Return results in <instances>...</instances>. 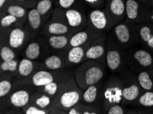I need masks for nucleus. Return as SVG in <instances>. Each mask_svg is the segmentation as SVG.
Instances as JSON below:
<instances>
[{"mask_svg": "<svg viewBox=\"0 0 153 114\" xmlns=\"http://www.w3.org/2000/svg\"><path fill=\"white\" fill-rule=\"evenodd\" d=\"M82 90L76 83L74 76L65 83L53 99L50 113H68V111L82 99Z\"/></svg>", "mask_w": 153, "mask_h": 114, "instance_id": "obj_1", "label": "nucleus"}, {"mask_svg": "<svg viewBox=\"0 0 153 114\" xmlns=\"http://www.w3.org/2000/svg\"><path fill=\"white\" fill-rule=\"evenodd\" d=\"M105 74V64L96 60L83 62L74 71L76 82L82 90L102 81Z\"/></svg>", "mask_w": 153, "mask_h": 114, "instance_id": "obj_2", "label": "nucleus"}, {"mask_svg": "<svg viewBox=\"0 0 153 114\" xmlns=\"http://www.w3.org/2000/svg\"><path fill=\"white\" fill-rule=\"evenodd\" d=\"M126 66L136 74L146 70L153 68V55L144 46H132L126 51Z\"/></svg>", "mask_w": 153, "mask_h": 114, "instance_id": "obj_3", "label": "nucleus"}, {"mask_svg": "<svg viewBox=\"0 0 153 114\" xmlns=\"http://www.w3.org/2000/svg\"><path fill=\"white\" fill-rule=\"evenodd\" d=\"M1 43L9 45L17 52L24 50L30 42L36 38L27 25L13 27L1 30Z\"/></svg>", "mask_w": 153, "mask_h": 114, "instance_id": "obj_4", "label": "nucleus"}, {"mask_svg": "<svg viewBox=\"0 0 153 114\" xmlns=\"http://www.w3.org/2000/svg\"><path fill=\"white\" fill-rule=\"evenodd\" d=\"M106 65L113 73H121L127 68L126 51L117 43L113 34L107 38Z\"/></svg>", "mask_w": 153, "mask_h": 114, "instance_id": "obj_5", "label": "nucleus"}, {"mask_svg": "<svg viewBox=\"0 0 153 114\" xmlns=\"http://www.w3.org/2000/svg\"><path fill=\"white\" fill-rule=\"evenodd\" d=\"M123 79L121 74L114 73L104 82L102 109L103 113L110 106L122 102Z\"/></svg>", "mask_w": 153, "mask_h": 114, "instance_id": "obj_6", "label": "nucleus"}, {"mask_svg": "<svg viewBox=\"0 0 153 114\" xmlns=\"http://www.w3.org/2000/svg\"><path fill=\"white\" fill-rule=\"evenodd\" d=\"M120 74L123 79L122 104L134 106L139 97L144 91L139 84L137 74L130 71L128 68H126Z\"/></svg>", "mask_w": 153, "mask_h": 114, "instance_id": "obj_7", "label": "nucleus"}, {"mask_svg": "<svg viewBox=\"0 0 153 114\" xmlns=\"http://www.w3.org/2000/svg\"><path fill=\"white\" fill-rule=\"evenodd\" d=\"M15 84L19 85L21 88L15 90L13 92L11 91L6 96L1 98L4 99V102L1 101V103H4L6 107L13 108V112H21L19 109H22L30 103L32 94L36 91V89L31 85L15 81Z\"/></svg>", "mask_w": 153, "mask_h": 114, "instance_id": "obj_8", "label": "nucleus"}, {"mask_svg": "<svg viewBox=\"0 0 153 114\" xmlns=\"http://www.w3.org/2000/svg\"><path fill=\"white\" fill-rule=\"evenodd\" d=\"M51 20L58 21L71 28L81 30L89 24V21L80 10L76 9L56 8L53 11Z\"/></svg>", "mask_w": 153, "mask_h": 114, "instance_id": "obj_9", "label": "nucleus"}, {"mask_svg": "<svg viewBox=\"0 0 153 114\" xmlns=\"http://www.w3.org/2000/svg\"><path fill=\"white\" fill-rule=\"evenodd\" d=\"M113 35L117 43L127 51L132 46L139 43L135 25L128 22H121L113 27Z\"/></svg>", "mask_w": 153, "mask_h": 114, "instance_id": "obj_10", "label": "nucleus"}, {"mask_svg": "<svg viewBox=\"0 0 153 114\" xmlns=\"http://www.w3.org/2000/svg\"><path fill=\"white\" fill-rule=\"evenodd\" d=\"M68 71L69 70H66V68L57 71H50L45 68H40L36 71L27 80L19 81L15 79V81L25 83L36 88L53 82L68 73Z\"/></svg>", "mask_w": 153, "mask_h": 114, "instance_id": "obj_11", "label": "nucleus"}, {"mask_svg": "<svg viewBox=\"0 0 153 114\" xmlns=\"http://www.w3.org/2000/svg\"><path fill=\"white\" fill-rule=\"evenodd\" d=\"M38 38L30 42L24 49V56L32 60H45L52 54L49 46L44 40L43 36H40Z\"/></svg>", "mask_w": 153, "mask_h": 114, "instance_id": "obj_12", "label": "nucleus"}, {"mask_svg": "<svg viewBox=\"0 0 153 114\" xmlns=\"http://www.w3.org/2000/svg\"><path fill=\"white\" fill-rule=\"evenodd\" d=\"M107 38L105 34L93 41L86 51L83 62L87 60H96L106 64V50Z\"/></svg>", "mask_w": 153, "mask_h": 114, "instance_id": "obj_13", "label": "nucleus"}, {"mask_svg": "<svg viewBox=\"0 0 153 114\" xmlns=\"http://www.w3.org/2000/svg\"><path fill=\"white\" fill-rule=\"evenodd\" d=\"M141 4L136 0H126V21L133 25L147 21L148 13L143 11Z\"/></svg>", "mask_w": 153, "mask_h": 114, "instance_id": "obj_14", "label": "nucleus"}, {"mask_svg": "<svg viewBox=\"0 0 153 114\" xmlns=\"http://www.w3.org/2000/svg\"><path fill=\"white\" fill-rule=\"evenodd\" d=\"M111 20L113 28L126 17V0H108L104 9Z\"/></svg>", "mask_w": 153, "mask_h": 114, "instance_id": "obj_15", "label": "nucleus"}, {"mask_svg": "<svg viewBox=\"0 0 153 114\" xmlns=\"http://www.w3.org/2000/svg\"><path fill=\"white\" fill-rule=\"evenodd\" d=\"M89 23L97 31L104 33L113 28L111 20L105 10L95 9L89 14Z\"/></svg>", "mask_w": 153, "mask_h": 114, "instance_id": "obj_16", "label": "nucleus"}, {"mask_svg": "<svg viewBox=\"0 0 153 114\" xmlns=\"http://www.w3.org/2000/svg\"><path fill=\"white\" fill-rule=\"evenodd\" d=\"M103 88V81L89 86L85 90H82L81 102L87 104L102 105Z\"/></svg>", "mask_w": 153, "mask_h": 114, "instance_id": "obj_17", "label": "nucleus"}, {"mask_svg": "<svg viewBox=\"0 0 153 114\" xmlns=\"http://www.w3.org/2000/svg\"><path fill=\"white\" fill-rule=\"evenodd\" d=\"M43 68L42 62H36L35 60L22 58L19 60L16 80L24 81L28 79L39 69Z\"/></svg>", "mask_w": 153, "mask_h": 114, "instance_id": "obj_18", "label": "nucleus"}, {"mask_svg": "<svg viewBox=\"0 0 153 114\" xmlns=\"http://www.w3.org/2000/svg\"><path fill=\"white\" fill-rule=\"evenodd\" d=\"M104 34L98 35V36L93 37L91 39H90L87 43H86L84 45L78 46H75V47H71L68 50H67L65 53L67 63H68V67L75 66V65H78L80 63H82L83 62V60H84L85 52L88 47L93 43V41L96 40L98 37L102 36Z\"/></svg>", "mask_w": 153, "mask_h": 114, "instance_id": "obj_19", "label": "nucleus"}, {"mask_svg": "<svg viewBox=\"0 0 153 114\" xmlns=\"http://www.w3.org/2000/svg\"><path fill=\"white\" fill-rule=\"evenodd\" d=\"M79 31L69 27L64 23L58 21L51 20L46 22L43 26L39 35L42 36H51V35L73 34Z\"/></svg>", "mask_w": 153, "mask_h": 114, "instance_id": "obj_20", "label": "nucleus"}, {"mask_svg": "<svg viewBox=\"0 0 153 114\" xmlns=\"http://www.w3.org/2000/svg\"><path fill=\"white\" fill-rule=\"evenodd\" d=\"M104 34V33H102V32L97 31L89 23L87 27L77 32L71 36L68 50L71 47H75V46L84 45L86 43H87L90 39H91L93 37Z\"/></svg>", "mask_w": 153, "mask_h": 114, "instance_id": "obj_21", "label": "nucleus"}, {"mask_svg": "<svg viewBox=\"0 0 153 114\" xmlns=\"http://www.w3.org/2000/svg\"><path fill=\"white\" fill-rule=\"evenodd\" d=\"M74 34L51 35L43 36V38L52 53H59L68 50L69 41Z\"/></svg>", "mask_w": 153, "mask_h": 114, "instance_id": "obj_22", "label": "nucleus"}, {"mask_svg": "<svg viewBox=\"0 0 153 114\" xmlns=\"http://www.w3.org/2000/svg\"><path fill=\"white\" fill-rule=\"evenodd\" d=\"M135 27L137 34L139 43L153 53V23L135 24Z\"/></svg>", "mask_w": 153, "mask_h": 114, "instance_id": "obj_23", "label": "nucleus"}, {"mask_svg": "<svg viewBox=\"0 0 153 114\" xmlns=\"http://www.w3.org/2000/svg\"><path fill=\"white\" fill-rule=\"evenodd\" d=\"M66 51L53 53L42 62L43 68L50 71H57L68 68L66 60Z\"/></svg>", "mask_w": 153, "mask_h": 114, "instance_id": "obj_24", "label": "nucleus"}, {"mask_svg": "<svg viewBox=\"0 0 153 114\" xmlns=\"http://www.w3.org/2000/svg\"><path fill=\"white\" fill-rule=\"evenodd\" d=\"M47 18V17H43L37 11L36 8H32L28 11L27 16V24L26 25L35 38L40 34Z\"/></svg>", "mask_w": 153, "mask_h": 114, "instance_id": "obj_25", "label": "nucleus"}, {"mask_svg": "<svg viewBox=\"0 0 153 114\" xmlns=\"http://www.w3.org/2000/svg\"><path fill=\"white\" fill-rule=\"evenodd\" d=\"M68 114H98L103 113L102 105L100 104H87L79 102L68 112Z\"/></svg>", "mask_w": 153, "mask_h": 114, "instance_id": "obj_26", "label": "nucleus"}, {"mask_svg": "<svg viewBox=\"0 0 153 114\" xmlns=\"http://www.w3.org/2000/svg\"><path fill=\"white\" fill-rule=\"evenodd\" d=\"M29 103L34 104L39 108L49 111L51 104L52 103V99L48 95L36 90L32 94Z\"/></svg>", "mask_w": 153, "mask_h": 114, "instance_id": "obj_27", "label": "nucleus"}, {"mask_svg": "<svg viewBox=\"0 0 153 114\" xmlns=\"http://www.w3.org/2000/svg\"><path fill=\"white\" fill-rule=\"evenodd\" d=\"M137 78L143 91H153V68L140 72Z\"/></svg>", "mask_w": 153, "mask_h": 114, "instance_id": "obj_28", "label": "nucleus"}, {"mask_svg": "<svg viewBox=\"0 0 153 114\" xmlns=\"http://www.w3.org/2000/svg\"><path fill=\"white\" fill-rule=\"evenodd\" d=\"M16 79V76L13 74L8 73H1L0 81V97L4 98L8 95L13 89V81Z\"/></svg>", "mask_w": 153, "mask_h": 114, "instance_id": "obj_29", "label": "nucleus"}, {"mask_svg": "<svg viewBox=\"0 0 153 114\" xmlns=\"http://www.w3.org/2000/svg\"><path fill=\"white\" fill-rule=\"evenodd\" d=\"M6 13L8 15H11L14 17H17L18 19L25 22V18H27V8L19 5V4H10L6 7Z\"/></svg>", "mask_w": 153, "mask_h": 114, "instance_id": "obj_30", "label": "nucleus"}, {"mask_svg": "<svg viewBox=\"0 0 153 114\" xmlns=\"http://www.w3.org/2000/svg\"><path fill=\"white\" fill-rule=\"evenodd\" d=\"M0 24H1V29L5 30L13 27L22 26V25H24V23L18 19L17 17L7 14L1 17V20H0Z\"/></svg>", "mask_w": 153, "mask_h": 114, "instance_id": "obj_31", "label": "nucleus"}, {"mask_svg": "<svg viewBox=\"0 0 153 114\" xmlns=\"http://www.w3.org/2000/svg\"><path fill=\"white\" fill-rule=\"evenodd\" d=\"M19 60L18 58L9 61H3L0 64L1 73L11 74L17 76Z\"/></svg>", "mask_w": 153, "mask_h": 114, "instance_id": "obj_32", "label": "nucleus"}, {"mask_svg": "<svg viewBox=\"0 0 153 114\" xmlns=\"http://www.w3.org/2000/svg\"><path fill=\"white\" fill-rule=\"evenodd\" d=\"M134 106L153 109V91H144L139 97Z\"/></svg>", "mask_w": 153, "mask_h": 114, "instance_id": "obj_33", "label": "nucleus"}, {"mask_svg": "<svg viewBox=\"0 0 153 114\" xmlns=\"http://www.w3.org/2000/svg\"><path fill=\"white\" fill-rule=\"evenodd\" d=\"M17 51L11 48L10 46L6 44L1 43V51H0V56H1V62L9 61V60H15L17 58Z\"/></svg>", "mask_w": 153, "mask_h": 114, "instance_id": "obj_34", "label": "nucleus"}, {"mask_svg": "<svg viewBox=\"0 0 153 114\" xmlns=\"http://www.w3.org/2000/svg\"><path fill=\"white\" fill-rule=\"evenodd\" d=\"M52 0H40L36 3V9L43 17H46L52 8Z\"/></svg>", "mask_w": 153, "mask_h": 114, "instance_id": "obj_35", "label": "nucleus"}, {"mask_svg": "<svg viewBox=\"0 0 153 114\" xmlns=\"http://www.w3.org/2000/svg\"><path fill=\"white\" fill-rule=\"evenodd\" d=\"M22 113L25 114H48L50 113L49 111L39 108L34 104L28 103L22 109Z\"/></svg>", "mask_w": 153, "mask_h": 114, "instance_id": "obj_36", "label": "nucleus"}, {"mask_svg": "<svg viewBox=\"0 0 153 114\" xmlns=\"http://www.w3.org/2000/svg\"><path fill=\"white\" fill-rule=\"evenodd\" d=\"M104 113L106 114H125L128 113V111L126 109V106L121 104H115L110 106Z\"/></svg>", "mask_w": 153, "mask_h": 114, "instance_id": "obj_37", "label": "nucleus"}, {"mask_svg": "<svg viewBox=\"0 0 153 114\" xmlns=\"http://www.w3.org/2000/svg\"><path fill=\"white\" fill-rule=\"evenodd\" d=\"M76 0H58V6L62 9H69L75 4Z\"/></svg>", "mask_w": 153, "mask_h": 114, "instance_id": "obj_38", "label": "nucleus"}, {"mask_svg": "<svg viewBox=\"0 0 153 114\" xmlns=\"http://www.w3.org/2000/svg\"><path fill=\"white\" fill-rule=\"evenodd\" d=\"M84 1L93 8L100 9L104 4V0H84Z\"/></svg>", "mask_w": 153, "mask_h": 114, "instance_id": "obj_39", "label": "nucleus"}, {"mask_svg": "<svg viewBox=\"0 0 153 114\" xmlns=\"http://www.w3.org/2000/svg\"><path fill=\"white\" fill-rule=\"evenodd\" d=\"M15 2V4H19V5L25 7V8H28L30 6V4H28L30 1L32 2V0H13Z\"/></svg>", "mask_w": 153, "mask_h": 114, "instance_id": "obj_40", "label": "nucleus"}, {"mask_svg": "<svg viewBox=\"0 0 153 114\" xmlns=\"http://www.w3.org/2000/svg\"><path fill=\"white\" fill-rule=\"evenodd\" d=\"M147 21H150V23H153V10L150 11V13H148Z\"/></svg>", "mask_w": 153, "mask_h": 114, "instance_id": "obj_41", "label": "nucleus"}, {"mask_svg": "<svg viewBox=\"0 0 153 114\" xmlns=\"http://www.w3.org/2000/svg\"><path fill=\"white\" fill-rule=\"evenodd\" d=\"M7 0H0V8H3V7L5 6V4L6 3Z\"/></svg>", "mask_w": 153, "mask_h": 114, "instance_id": "obj_42", "label": "nucleus"}, {"mask_svg": "<svg viewBox=\"0 0 153 114\" xmlns=\"http://www.w3.org/2000/svg\"><path fill=\"white\" fill-rule=\"evenodd\" d=\"M136 1H138L143 4H150V0H136Z\"/></svg>", "mask_w": 153, "mask_h": 114, "instance_id": "obj_43", "label": "nucleus"}, {"mask_svg": "<svg viewBox=\"0 0 153 114\" xmlns=\"http://www.w3.org/2000/svg\"><path fill=\"white\" fill-rule=\"evenodd\" d=\"M150 3H151L152 5L153 6V0H150Z\"/></svg>", "mask_w": 153, "mask_h": 114, "instance_id": "obj_44", "label": "nucleus"}, {"mask_svg": "<svg viewBox=\"0 0 153 114\" xmlns=\"http://www.w3.org/2000/svg\"><path fill=\"white\" fill-rule=\"evenodd\" d=\"M107 1H108V0H107Z\"/></svg>", "mask_w": 153, "mask_h": 114, "instance_id": "obj_45", "label": "nucleus"}]
</instances>
